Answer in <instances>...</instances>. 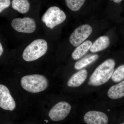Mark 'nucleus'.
I'll list each match as a JSON object with an SVG mask.
<instances>
[{"instance_id":"nucleus-22","label":"nucleus","mask_w":124,"mask_h":124,"mask_svg":"<svg viewBox=\"0 0 124 124\" xmlns=\"http://www.w3.org/2000/svg\"><path fill=\"white\" fill-rule=\"evenodd\" d=\"M124 124V123H122V124Z\"/></svg>"},{"instance_id":"nucleus-10","label":"nucleus","mask_w":124,"mask_h":124,"mask_svg":"<svg viewBox=\"0 0 124 124\" xmlns=\"http://www.w3.org/2000/svg\"><path fill=\"white\" fill-rule=\"evenodd\" d=\"M88 72L85 69H81L72 76L68 81L67 85L71 87H78L81 85L86 80Z\"/></svg>"},{"instance_id":"nucleus-21","label":"nucleus","mask_w":124,"mask_h":124,"mask_svg":"<svg viewBox=\"0 0 124 124\" xmlns=\"http://www.w3.org/2000/svg\"><path fill=\"white\" fill-rule=\"evenodd\" d=\"M46 122H48V120H46Z\"/></svg>"},{"instance_id":"nucleus-11","label":"nucleus","mask_w":124,"mask_h":124,"mask_svg":"<svg viewBox=\"0 0 124 124\" xmlns=\"http://www.w3.org/2000/svg\"><path fill=\"white\" fill-rule=\"evenodd\" d=\"M110 42L108 37L105 36L100 37L93 43L90 49V51L94 53L102 51L108 47Z\"/></svg>"},{"instance_id":"nucleus-20","label":"nucleus","mask_w":124,"mask_h":124,"mask_svg":"<svg viewBox=\"0 0 124 124\" xmlns=\"http://www.w3.org/2000/svg\"><path fill=\"white\" fill-rule=\"evenodd\" d=\"M112 0L113 1V2H115V3H119L121 2L122 0Z\"/></svg>"},{"instance_id":"nucleus-2","label":"nucleus","mask_w":124,"mask_h":124,"mask_svg":"<svg viewBox=\"0 0 124 124\" xmlns=\"http://www.w3.org/2000/svg\"><path fill=\"white\" fill-rule=\"evenodd\" d=\"M20 82L23 88L26 91L33 93L44 91L48 85L46 78L39 74L24 76L21 79Z\"/></svg>"},{"instance_id":"nucleus-19","label":"nucleus","mask_w":124,"mask_h":124,"mask_svg":"<svg viewBox=\"0 0 124 124\" xmlns=\"http://www.w3.org/2000/svg\"><path fill=\"white\" fill-rule=\"evenodd\" d=\"M3 52V49L1 43H0V56H1Z\"/></svg>"},{"instance_id":"nucleus-12","label":"nucleus","mask_w":124,"mask_h":124,"mask_svg":"<svg viewBox=\"0 0 124 124\" xmlns=\"http://www.w3.org/2000/svg\"><path fill=\"white\" fill-rule=\"evenodd\" d=\"M93 45L91 41L87 40L77 46L71 54L74 60H77L83 57L87 53Z\"/></svg>"},{"instance_id":"nucleus-8","label":"nucleus","mask_w":124,"mask_h":124,"mask_svg":"<svg viewBox=\"0 0 124 124\" xmlns=\"http://www.w3.org/2000/svg\"><path fill=\"white\" fill-rule=\"evenodd\" d=\"M0 107L6 110L13 111L16 104L8 89L5 85H0Z\"/></svg>"},{"instance_id":"nucleus-1","label":"nucleus","mask_w":124,"mask_h":124,"mask_svg":"<svg viewBox=\"0 0 124 124\" xmlns=\"http://www.w3.org/2000/svg\"><path fill=\"white\" fill-rule=\"evenodd\" d=\"M115 64V60L112 59H108L100 64L90 78L88 85L98 86L106 83L112 77Z\"/></svg>"},{"instance_id":"nucleus-6","label":"nucleus","mask_w":124,"mask_h":124,"mask_svg":"<svg viewBox=\"0 0 124 124\" xmlns=\"http://www.w3.org/2000/svg\"><path fill=\"white\" fill-rule=\"evenodd\" d=\"M11 24L16 31L22 33H32L36 29L35 22L31 18H16L12 20Z\"/></svg>"},{"instance_id":"nucleus-3","label":"nucleus","mask_w":124,"mask_h":124,"mask_svg":"<svg viewBox=\"0 0 124 124\" xmlns=\"http://www.w3.org/2000/svg\"><path fill=\"white\" fill-rule=\"evenodd\" d=\"M48 45L46 41L43 39H36L24 49L23 59L28 62L37 60L46 53Z\"/></svg>"},{"instance_id":"nucleus-4","label":"nucleus","mask_w":124,"mask_h":124,"mask_svg":"<svg viewBox=\"0 0 124 124\" xmlns=\"http://www.w3.org/2000/svg\"><path fill=\"white\" fill-rule=\"evenodd\" d=\"M65 13L59 7L53 6L49 8L42 16L41 20L46 26L51 29L61 24L66 20Z\"/></svg>"},{"instance_id":"nucleus-5","label":"nucleus","mask_w":124,"mask_h":124,"mask_svg":"<svg viewBox=\"0 0 124 124\" xmlns=\"http://www.w3.org/2000/svg\"><path fill=\"white\" fill-rule=\"evenodd\" d=\"M92 31V27L89 24H83L80 26L76 28L71 34L69 38L70 43L73 46H79L89 36Z\"/></svg>"},{"instance_id":"nucleus-7","label":"nucleus","mask_w":124,"mask_h":124,"mask_svg":"<svg viewBox=\"0 0 124 124\" xmlns=\"http://www.w3.org/2000/svg\"><path fill=\"white\" fill-rule=\"evenodd\" d=\"M71 107L66 102L61 101L55 104L49 112V116L54 121L64 119L70 112Z\"/></svg>"},{"instance_id":"nucleus-15","label":"nucleus","mask_w":124,"mask_h":124,"mask_svg":"<svg viewBox=\"0 0 124 124\" xmlns=\"http://www.w3.org/2000/svg\"><path fill=\"white\" fill-rule=\"evenodd\" d=\"M12 7L20 13L25 14L29 11L30 4L28 0H13Z\"/></svg>"},{"instance_id":"nucleus-16","label":"nucleus","mask_w":124,"mask_h":124,"mask_svg":"<svg viewBox=\"0 0 124 124\" xmlns=\"http://www.w3.org/2000/svg\"><path fill=\"white\" fill-rule=\"evenodd\" d=\"M85 0H65L67 6L72 11H77L81 8Z\"/></svg>"},{"instance_id":"nucleus-18","label":"nucleus","mask_w":124,"mask_h":124,"mask_svg":"<svg viewBox=\"0 0 124 124\" xmlns=\"http://www.w3.org/2000/svg\"><path fill=\"white\" fill-rule=\"evenodd\" d=\"M10 4V0H0V13L9 7Z\"/></svg>"},{"instance_id":"nucleus-13","label":"nucleus","mask_w":124,"mask_h":124,"mask_svg":"<svg viewBox=\"0 0 124 124\" xmlns=\"http://www.w3.org/2000/svg\"><path fill=\"white\" fill-rule=\"evenodd\" d=\"M108 97L111 99H116L124 96V81L117 84L113 85L108 92Z\"/></svg>"},{"instance_id":"nucleus-17","label":"nucleus","mask_w":124,"mask_h":124,"mask_svg":"<svg viewBox=\"0 0 124 124\" xmlns=\"http://www.w3.org/2000/svg\"><path fill=\"white\" fill-rule=\"evenodd\" d=\"M112 80L115 82H119L124 79V64L121 65L114 71Z\"/></svg>"},{"instance_id":"nucleus-14","label":"nucleus","mask_w":124,"mask_h":124,"mask_svg":"<svg viewBox=\"0 0 124 124\" xmlns=\"http://www.w3.org/2000/svg\"><path fill=\"white\" fill-rule=\"evenodd\" d=\"M99 57L98 54L89 55L77 61L74 65L76 70H80L96 61Z\"/></svg>"},{"instance_id":"nucleus-9","label":"nucleus","mask_w":124,"mask_h":124,"mask_svg":"<svg viewBox=\"0 0 124 124\" xmlns=\"http://www.w3.org/2000/svg\"><path fill=\"white\" fill-rule=\"evenodd\" d=\"M84 121L87 124H108V118L105 113L98 111H91L85 113Z\"/></svg>"}]
</instances>
